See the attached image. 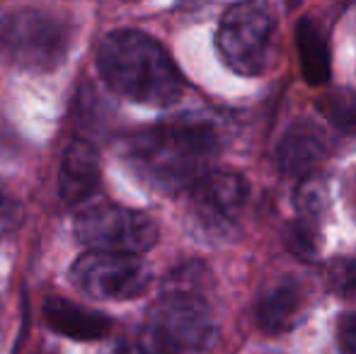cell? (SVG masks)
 I'll return each mask as SVG.
<instances>
[{"instance_id":"obj_9","label":"cell","mask_w":356,"mask_h":354,"mask_svg":"<svg viewBox=\"0 0 356 354\" xmlns=\"http://www.w3.org/2000/svg\"><path fill=\"white\" fill-rule=\"evenodd\" d=\"M330 141L327 131L313 119H300L286 129L277 146V166L286 177L303 179L313 175L325 158L330 156Z\"/></svg>"},{"instance_id":"obj_12","label":"cell","mask_w":356,"mask_h":354,"mask_svg":"<svg viewBox=\"0 0 356 354\" xmlns=\"http://www.w3.org/2000/svg\"><path fill=\"white\" fill-rule=\"evenodd\" d=\"M44 321L54 332L78 342L102 340L112 330V318L90 311L63 296H49L44 301Z\"/></svg>"},{"instance_id":"obj_18","label":"cell","mask_w":356,"mask_h":354,"mask_svg":"<svg viewBox=\"0 0 356 354\" xmlns=\"http://www.w3.org/2000/svg\"><path fill=\"white\" fill-rule=\"evenodd\" d=\"M22 221V207L15 197H10V192H5L0 187V236L15 231Z\"/></svg>"},{"instance_id":"obj_3","label":"cell","mask_w":356,"mask_h":354,"mask_svg":"<svg viewBox=\"0 0 356 354\" xmlns=\"http://www.w3.org/2000/svg\"><path fill=\"white\" fill-rule=\"evenodd\" d=\"M71 49V24L39 8H19L0 17V51L27 71H51Z\"/></svg>"},{"instance_id":"obj_17","label":"cell","mask_w":356,"mask_h":354,"mask_svg":"<svg viewBox=\"0 0 356 354\" xmlns=\"http://www.w3.org/2000/svg\"><path fill=\"white\" fill-rule=\"evenodd\" d=\"M104 354H172L163 345L153 340L150 335H136V337H122L109 347Z\"/></svg>"},{"instance_id":"obj_15","label":"cell","mask_w":356,"mask_h":354,"mask_svg":"<svg viewBox=\"0 0 356 354\" xmlns=\"http://www.w3.org/2000/svg\"><path fill=\"white\" fill-rule=\"evenodd\" d=\"M318 112L344 136H356V92L337 88L318 99Z\"/></svg>"},{"instance_id":"obj_10","label":"cell","mask_w":356,"mask_h":354,"mask_svg":"<svg viewBox=\"0 0 356 354\" xmlns=\"http://www.w3.org/2000/svg\"><path fill=\"white\" fill-rule=\"evenodd\" d=\"M303 289L293 279H277L254 301V323L264 335H284L303 316Z\"/></svg>"},{"instance_id":"obj_16","label":"cell","mask_w":356,"mask_h":354,"mask_svg":"<svg viewBox=\"0 0 356 354\" xmlns=\"http://www.w3.org/2000/svg\"><path fill=\"white\" fill-rule=\"evenodd\" d=\"M327 289L342 298H356V255L339 257L327 267Z\"/></svg>"},{"instance_id":"obj_2","label":"cell","mask_w":356,"mask_h":354,"mask_svg":"<svg viewBox=\"0 0 356 354\" xmlns=\"http://www.w3.org/2000/svg\"><path fill=\"white\" fill-rule=\"evenodd\" d=\"M97 71L117 95L150 107L177 102L184 90L165 47L138 29H114L97 47Z\"/></svg>"},{"instance_id":"obj_1","label":"cell","mask_w":356,"mask_h":354,"mask_svg":"<svg viewBox=\"0 0 356 354\" xmlns=\"http://www.w3.org/2000/svg\"><path fill=\"white\" fill-rule=\"evenodd\" d=\"M218 148L216 131L204 122H163L134 131L124 141V161L155 192L177 194L207 175Z\"/></svg>"},{"instance_id":"obj_14","label":"cell","mask_w":356,"mask_h":354,"mask_svg":"<svg viewBox=\"0 0 356 354\" xmlns=\"http://www.w3.org/2000/svg\"><path fill=\"white\" fill-rule=\"evenodd\" d=\"M318 197L320 194H310L308 204L300 202V209H303V216L293 218L286 228V246L293 252L298 260L303 262H313L318 257L320 250V228H318Z\"/></svg>"},{"instance_id":"obj_13","label":"cell","mask_w":356,"mask_h":354,"mask_svg":"<svg viewBox=\"0 0 356 354\" xmlns=\"http://www.w3.org/2000/svg\"><path fill=\"white\" fill-rule=\"evenodd\" d=\"M296 47H298L300 68L310 86H323L330 78V49L327 39L320 32L313 17H303L296 27Z\"/></svg>"},{"instance_id":"obj_11","label":"cell","mask_w":356,"mask_h":354,"mask_svg":"<svg viewBox=\"0 0 356 354\" xmlns=\"http://www.w3.org/2000/svg\"><path fill=\"white\" fill-rule=\"evenodd\" d=\"M99 187L97 153L85 138H73L63 148L58 166V194L66 204H80Z\"/></svg>"},{"instance_id":"obj_7","label":"cell","mask_w":356,"mask_h":354,"mask_svg":"<svg viewBox=\"0 0 356 354\" xmlns=\"http://www.w3.org/2000/svg\"><path fill=\"white\" fill-rule=\"evenodd\" d=\"M71 282L97 301H129L148 289L150 269L136 255L90 250L73 262Z\"/></svg>"},{"instance_id":"obj_4","label":"cell","mask_w":356,"mask_h":354,"mask_svg":"<svg viewBox=\"0 0 356 354\" xmlns=\"http://www.w3.org/2000/svg\"><path fill=\"white\" fill-rule=\"evenodd\" d=\"M148 335L172 354L204 352L218 337V325L199 289L177 284L150 306Z\"/></svg>"},{"instance_id":"obj_8","label":"cell","mask_w":356,"mask_h":354,"mask_svg":"<svg viewBox=\"0 0 356 354\" xmlns=\"http://www.w3.org/2000/svg\"><path fill=\"white\" fill-rule=\"evenodd\" d=\"M192 211L211 231H225L243 214L250 182L235 170H209L192 189Z\"/></svg>"},{"instance_id":"obj_6","label":"cell","mask_w":356,"mask_h":354,"mask_svg":"<svg viewBox=\"0 0 356 354\" xmlns=\"http://www.w3.org/2000/svg\"><path fill=\"white\" fill-rule=\"evenodd\" d=\"M75 236L92 252L141 255L158 243V223L138 209L95 204L75 218Z\"/></svg>"},{"instance_id":"obj_19","label":"cell","mask_w":356,"mask_h":354,"mask_svg":"<svg viewBox=\"0 0 356 354\" xmlns=\"http://www.w3.org/2000/svg\"><path fill=\"white\" fill-rule=\"evenodd\" d=\"M337 345L342 354H356V313H344L339 318Z\"/></svg>"},{"instance_id":"obj_5","label":"cell","mask_w":356,"mask_h":354,"mask_svg":"<svg viewBox=\"0 0 356 354\" xmlns=\"http://www.w3.org/2000/svg\"><path fill=\"white\" fill-rule=\"evenodd\" d=\"M277 17L264 3H235L223 13L216 32V49L230 71L259 76L269 63Z\"/></svg>"},{"instance_id":"obj_20","label":"cell","mask_w":356,"mask_h":354,"mask_svg":"<svg viewBox=\"0 0 356 354\" xmlns=\"http://www.w3.org/2000/svg\"><path fill=\"white\" fill-rule=\"evenodd\" d=\"M354 199H356V179H354Z\"/></svg>"}]
</instances>
